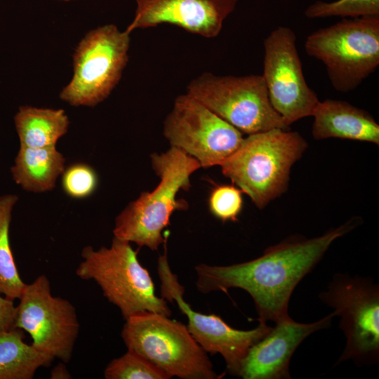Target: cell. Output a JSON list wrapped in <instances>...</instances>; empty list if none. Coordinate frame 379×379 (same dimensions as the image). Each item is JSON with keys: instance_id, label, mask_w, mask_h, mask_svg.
<instances>
[{"instance_id": "obj_6", "label": "cell", "mask_w": 379, "mask_h": 379, "mask_svg": "<svg viewBox=\"0 0 379 379\" xmlns=\"http://www.w3.org/2000/svg\"><path fill=\"white\" fill-rule=\"evenodd\" d=\"M121 338L132 350L164 371L170 378L218 379L206 352L186 325L151 312L126 319Z\"/></svg>"}, {"instance_id": "obj_2", "label": "cell", "mask_w": 379, "mask_h": 379, "mask_svg": "<svg viewBox=\"0 0 379 379\" xmlns=\"http://www.w3.org/2000/svg\"><path fill=\"white\" fill-rule=\"evenodd\" d=\"M307 147L299 133L290 130L250 134L220 164L222 173L262 209L287 190L291 169Z\"/></svg>"}, {"instance_id": "obj_3", "label": "cell", "mask_w": 379, "mask_h": 379, "mask_svg": "<svg viewBox=\"0 0 379 379\" xmlns=\"http://www.w3.org/2000/svg\"><path fill=\"white\" fill-rule=\"evenodd\" d=\"M151 161L159 183L152 191L142 192L117 216L113 233L115 238L156 251L165 241L162 231L169 225L172 213L188 208L187 203L176 196L180 190H189L190 176L201 165L172 146L166 152L152 154Z\"/></svg>"}, {"instance_id": "obj_7", "label": "cell", "mask_w": 379, "mask_h": 379, "mask_svg": "<svg viewBox=\"0 0 379 379\" xmlns=\"http://www.w3.org/2000/svg\"><path fill=\"white\" fill-rule=\"evenodd\" d=\"M186 93L241 133L290 130L272 107L262 75L204 72L189 83Z\"/></svg>"}, {"instance_id": "obj_17", "label": "cell", "mask_w": 379, "mask_h": 379, "mask_svg": "<svg viewBox=\"0 0 379 379\" xmlns=\"http://www.w3.org/2000/svg\"><path fill=\"white\" fill-rule=\"evenodd\" d=\"M65 168V158L55 146H20L11 171L13 180L24 190L44 192L53 190Z\"/></svg>"}, {"instance_id": "obj_8", "label": "cell", "mask_w": 379, "mask_h": 379, "mask_svg": "<svg viewBox=\"0 0 379 379\" xmlns=\"http://www.w3.org/2000/svg\"><path fill=\"white\" fill-rule=\"evenodd\" d=\"M130 34L112 24L88 32L73 55V77L60 98L72 106L94 107L106 99L128 60Z\"/></svg>"}, {"instance_id": "obj_9", "label": "cell", "mask_w": 379, "mask_h": 379, "mask_svg": "<svg viewBox=\"0 0 379 379\" xmlns=\"http://www.w3.org/2000/svg\"><path fill=\"white\" fill-rule=\"evenodd\" d=\"M340 317L346 345L338 364L375 363L379 355V287L370 279L337 274L319 295Z\"/></svg>"}, {"instance_id": "obj_11", "label": "cell", "mask_w": 379, "mask_h": 379, "mask_svg": "<svg viewBox=\"0 0 379 379\" xmlns=\"http://www.w3.org/2000/svg\"><path fill=\"white\" fill-rule=\"evenodd\" d=\"M163 133L172 147L203 168L220 166L244 139L241 131L187 93L175 98Z\"/></svg>"}, {"instance_id": "obj_12", "label": "cell", "mask_w": 379, "mask_h": 379, "mask_svg": "<svg viewBox=\"0 0 379 379\" xmlns=\"http://www.w3.org/2000/svg\"><path fill=\"white\" fill-rule=\"evenodd\" d=\"M262 74L272 107L290 125L312 116L320 101L307 85L296 46V35L279 26L265 39Z\"/></svg>"}, {"instance_id": "obj_14", "label": "cell", "mask_w": 379, "mask_h": 379, "mask_svg": "<svg viewBox=\"0 0 379 379\" xmlns=\"http://www.w3.org/2000/svg\"><path fill=\"white\" fill-rule=\"evenodd\" d=\"M239 0H135V15L126 31L169 24L206 38L217 36Z\"/></svg>"}, {"instance_id": "obj_10", "label": "cell", "mask_w": 379, "mask_h": 379, "mask_svg": "<svg viewBox=\"0 0 379 379\" xmlns=\"http://www.w3.org/2000/svg\"><path fill=\"white\" fill-rule=\"evenodd\" d=\"M18 299L15 328L28 333L38 350L68 363L80 328L74 306L52 295L44 274L26 284Z\"/></svg>"}, {"instance_id": "obj_5", "label": "cell", "mask_w": 379, "mask_h": 379, "mask_svg": "<svg viewBox=\"0 0 379 379\" xmlns=\"http://www.w3.org/2000/svg\"><path fill=\"white\" fill-rule=\"evenodd\" d=\"M307 54L326 67L341 93L358 88L379 66V15L345 18L306 39Z\"/></svg>"}, {"instance_id": "obj_15", "label": "cell", "mask_w": 379, "mask_h": 379, "mask_svg": "<svg viewBox=\"0 0 379 379\" xmlns=\"http://www.w3.org/2000/svg\"><path fill=\"white\" fill-rule=\"evenodd\" d=\"M333 312L315 322L303 324L290 317L274 327L249 350L239 376L244 379L291 378L288 366L298 346L315 331L331 326Z\"/></svg>"}, {"instance_id": "obj_16", "label": "cell", "mask_w": 379, "mask_h": 379, "mask_svg": "<svg viewBox=\"0 0 379 379\" xmlns=\"http://www.w3.org/2000/svg\"><path fill=\"white\" fill-rule=\"evenodd\" d=\"M312 117L316 140L335 138L379 145V125L372 115L346 101H319Z\"/></svg>"}, {"instance_id": "obj_19", "label": "cell", "mask_w": 379, "mask_h": 379, "mask_svg": "<svg viewBox=\"0 0 379 379\" xmlns=\"http://www.w3.org/2000/svg\"><path fill=\"white\" fill-rule=\"evenodd\" d=\"M23 331L13 328L0 334V379H32L55 358L24 342Z\"/></svg>"}, {"instance_id": "obj_24", "label": "cell", "mask_w": 379, "mask_h": 379, "mask_svg": "<svg viewBox=\"0 0 379 379\" xmlns=\"http://www.w3.org/2000/svg\"><path fill=\"white\" fill-rule=\"evenodd\" d=\"M243 192L232 185H220L211 191L208 199L211 213L222 222L237 220L243 207Z\"/></svg>"}, {"instance_id": "obj_27", "label": "cell", "mask_w": 379, "mask_h": 379, "mask_svg": "<svg viewBox=\"0 0 379 379\" xmlns=\"http://www.w3.org/2000/svg\"><path fill=\"white\" fill-rule=\"evenodd\" d=\"M62 1H71V0H62Z\"/></svg>"}, {"instance_id": "obj_13", "label": "cell", "mask_w": 379, "mask_h": 379, "mask_svg": "<svg viewBox=\"0 0 379 379\" xmlns=\"http://www.w3.org/2000/svg\"><path fill=\"white\" fill-rule=\"evenodd\" d=\"M161 280V297L177 302L180 310L187 317V329L195 340L211 354H220L225 361L230 374L239 376L242 364L250 348L271 329L266 322L259 321L253 329L243 331L232 328L220 317L194 311L184 299V287L169 267L166 247L158 260Z\"/></svg>"}, {"instance_id": "obj_26", "label": "cell", "mask_w": 379, "mask_h": 379, "mask_svg": "<svg viewBox=\"0 0 379 379\" xmlns=\"http://www.w3.org/2000/svg\"><path fill=\"white\" fill-rule=\"evenodd\" d=\"M50 378L51 379H69L72 375L69 372L65 363L61 361L53 367L51 371Z\"/></svg>"}, {"instance_id": "obj_20", "label": "cell", "mask_w": 379, "mask_h": 379, "mask_svg": "<svg viewBox=\"0 0 379 379\" xmlns=\"http://www.w3.org/2000/svg\"><path fill=\"white\" fill-rule=\"evenodd\" d=\"M18 200L16 194L0 196V292L12 300L20 298L26 284L18 271L9 239L12 211Z\"/></svg>"}, {"instance_id": "obj_4", "label": "cell", "mask_w": 379, "mask_h": 379, "mask_svg": "<svg viewBox=\"0 0 379 379\" xmlns=\"http://www.w3.org/2000/svg\"><path fill=\"white\" fill-rule=\"evenodd\" d=\"M81 255L77 276L96 282L125 319L143 312L171 316L167 301L156 295L151 275L140 264L130 242L114 237L110 247L95 250L86 246Z\"/></svg>"}, {"instance_id": "obj_22", "label": "cell", "mask_w": 379, "mask_h": 379, "mask_svg": "<svg viewBox=\"0 0 379 379\" xmlns=\"http://www.w3.org/2000/svg\"><path fill=\"white\" fill-rule=\"evenodd\" d=\"M305 15L310 19L379 15V0L317 1L305 9Z\"/></svg>"}, {"instance_id": "obj_21", "label": "cell", "mask_w": 379, "mask_h": 379, "mask_svg": "<svg viewBox=\"0 0 379 379\" xmlns=\"http://www.w3.org/2000/svg\"><path fill=\"white\" fill-rule=\"evenodd\" d=\"M106 379H169L164 371L140 354L128 350L109 362L104 371Z\"/></svg>"}, {"instance_id": "obj_25", "label": "cell", "mask_w": 379, "mask_h": 379, "mask_svg": "<svg viewBox=\"0 0 379 379\" xmlns=\"http://www.w3.org/2000/svg\"><path fill=\"white\" fill-rule=\"evenodd\" d=\"M15 314L14 300L6 297L0 292V334L15 328Z\"/></svg>"}, {"instance_id": "obj_18", "label": "cell", "mask_w": 379, "mask_h": 379, "mask_svg": "<svg viewBox=\"0 0 379 379\" xmlns=\"http://www.w3.org/2000/svg\"><path fill=\"white\" fill-rule=\"evenodd\" d=\"M20 146H55L67 131L69 120L62 109L21 106L14 117Z\"/></svg>"}, {"instance_id": "obj_23", "label": "cell", "mask_w": 379, "mask_h": 379, "mask_svg": "<svg viewBox=\"0 0 379 379\" xmlns=\"http://www.w3.org/2000/svg\"><path fill=\"white\" fill-rule=\"evenodd\" d=\"M61 183L67 195L74 199H84L95 191L98 175L91 166L76 163L65 168Z\"/></svg>"}, {"instance_id": "obj_1", "label": "cell", "mask_w": 379, "mask_h": 379, "mask_svg": "<svg viewBox=\"0 0 379 379\" xmlns=\"http://www.w3.org/2000/svg\"><path fill=\"white\" fill-rule=\"evenodd\" d=\"M358 224L359 220L351 219L317 237H291L245 262L227 266L199 264L195 267L197 288L202 293L241 288L253 298L258 321L276 323L289 317V300L298 283L335 240Z\"/></svg>"}]
</instances>
